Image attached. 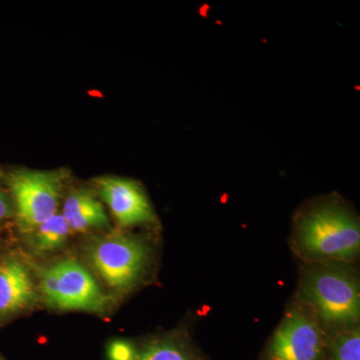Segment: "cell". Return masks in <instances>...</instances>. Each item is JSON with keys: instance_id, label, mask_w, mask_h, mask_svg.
Here are the masks:
<instances>
[{"instance_id": "obj_12", "label": "cell", "mask_w": 360, "mask_h": 360, "mask_svg": "<svg viewBox=\"0 0 360 360\" xmlns=\"http://www.w3.org/2000/svg\"><path fill=\"white\" fill-rule=\"evenodd\" d=\"M329 360H360V333L356 326L341 329L330 343Z\"/></svg>"}, {"instance_id": "obj_2", "label": "cell", "mask_w": 360, "mask_h": 360, "mask_svg": "<svg viewBox=\"0 0 360 360\" xmlns=\"http://www.w3.org/2000/svg\"><path fill=\"white\" fill-rule=\"evenodd\" d=\"M303 307L328 326L347 328L359 319V284L356 274L338 262H324L305 270L300 285Z\"/></svg>"}, {"instance_id": "obj_14", "label": "cell", "mask_w": 360, "mask_h": 360, "mask_svg": "<svg viewBox=\"0 0 360 360\" xmlns=\"http://www.w3.org/2000/svg\"><path fill=\"white\" fill-rule=\"evenodd\" d=\"M13 213V206L4 191L0 188V221L11 217Z\"/></svg>"}, {"instance_id": "obj_10", "label": "cell", "mask_w": 360, "mask_h": 360, "mask_svg": "<svg viewBox=\"0 0 360 360\" xmlns=\"http://www.w3.org/2000/svg\"><path fill=\"white\" fill-rule=\"evenodd\" d=\"M32 232L33 250L39 255H45L63 248L70 236V229L63 215L56 212Z\"/></svg>"}, {"instance_id": "obj_4", "label": "cell", "mask_w": 360, "mask_h": 360, "mask_svg": "<svg viewBox=\"0 0 360 360\" xmlns=\"http://www.w3.org/2000/svg\"><path fill=\"white\" fill-rule=\"evenodd\" d=\"M45 302L54 309L103 314L110 307L106 296L84 265L65 258L45 269L40 276Z\"/></svg>"}, {"instance_id": "obj_1", "label": "cell", "mask_w": 360, "mask_h": 360, "mask_svg": "<svg viewBox=\"0 0 360 360\" xmlns=\"http://www.w3.org/2000/svg\"><path fill=\"white\" fill-rule=\"evenodd\" d=\"M295 241L300 255L310 262H352L359 253V221L345 206L321 203L298 220Z\"/></svg>"}, {"instance_id": "obj_6", "label": "cell", "mask_w": 360, "mask_h": 360, "mask_svg": "<svg viewBox=\"0 0 360 360\" xmlns=\"http://www.w3.org/2000/svg\"><path fill=\"white\" fill-rule=\"evenodd\" d=\"M324 338L309 309L288 310L270 340L266 360H323Z\"/></svg>"}, {"instance_id": "obj_8", "label": "cell", "mask_w": 360, "mask_h": 360, "mask_svg": "<svg viewBox=\"0 0 360 360\" xmlns=\"http://www.w3.org/2000/svg\"><path fill=\"white\" fill-rule=\"evenodd\" d=\"M35 296L34 284L25 264L14 258L0 262V317L26 309Z\"/></svg>"}, {"instance_id": "obj_9", "label": "cell", "mask_w": 360, "mask_h": 360, "mask_svg": "<svg viewBox=\"0 0 360 360\" xmlns=\"http://www.w3.org/2000/svg\"><path fill=\"white\" fill-rule=\"evenodd\" d=\"M61 214L73 231H86L108 225V217L101 203L85 189L72 191L66 198Z\"/></svg>"}, {"instance_id": "obj_5", "label": "cell", "mask_w": 360, "mask_h": 360, "mask_svg": "<svg viewBox=\"0 0 360 360\" xmlns=\"http://www.w3.org/2000/svg\"><path fill=\"white\" fill-rule=\"evenodd\" d=\"M63 181L59 172L23 169L8 174L21 229L32 232L58 212Z\"/></svg>"}, {"instance_id": "obj_11", "label": "cell", "mask_w": 360, "mask_h": 360, "mask_svg": "<svg viewBox=\"0 0 360 360\" xmlns=\"http://www.w3.org/2000/svg\"><path fill=\"white\" fill-rule=\"evenodd\" d=\"M136 360H203L182 340L176 338H163L148 345Z\"/></svg>"}, {"instance_id": "obj_13", "label": "cell", "mask_w": 360, "mask_h": 360, "mask_svg": "<svg viewBox=\"0 0 360 360\" xmlns=\"http://www.w3.org/2000/svg\"><path fill=\"white\" fill-rule=\"evenodd\" d=\"M110 360H136L137 354L134 345L129 341L115 340L108 349Z\"/></svg>"}, {"instance_id": "obj_7", "label": "cell", "mask_w": 360, "mask_h": 360, "mask_svg": "<svg viewBox=\"0 0 360 360\" xmlns=\"http://www.w3.org/2000/svg\"><path fill=\"white\" fill-rule=\"evenodd\" d=\"M96 184L101 198L122 226L155 220L153 208L136 182L122 177L103 176L96 180Z\"/></svg>"}, {"instance_id": "obj_3", "label": "cell", "mask_w": 360, "mask_h": 360, "mask_svg": "<svg viewBox=\"0 0 360 360\" xmlns=\"http://www.w3.org/2000/svg\"><path fill=\"white\" fill-rule=\"evenodd\" d=\"M86 255L90 264L110 288L125 292L143 277L150 251L139 236L112 232L87 245Z\"/></svg>"}]
</instances>
